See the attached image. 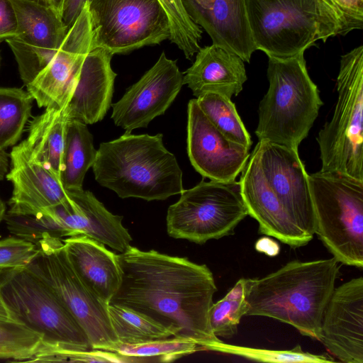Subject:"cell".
Returning <instances> with one entry per match:
<instances>
[{
  "label": "cell",
  "mask_w": 363,
  "mask_h": 363,
  "mask_svg": "<svg viewBox=\"0 0 363 363\" xmlns=\"http://www.w3.org/2000/svg\"><path fill=\"white\" fill-rule=\"evenodd\" d=\"M117 257L121 281L109 303L148 316L202 350L213 351L222 342L209 323L217 287L206 264L131 245Z\"/></svg>",
  "instance_id": "obj_1"
},
{
  "label": "cell",
  "mask_w": 363,
  "mask_h": 363,
  "mask_svg": "<svg viewBox=\"0 0 363 363\" xmlns=\"http://www.w3.org/2000/svg\"><path fill=\"white\" fill-rule=\"evenodd\" d=\"M338 263L333 257L294 260L262 278H249L246 315L278 320L320 340L323 313L340 275Z\"/></svg>",
  "instance_id": "obj_2"
},
{
  "label": "cell",
  "mask_w": 363,
  "mask_h": 363,
  "mask_svg": "<svg viewBox=\"0 0 363 363\" xmlns=\"http://www.w3.org/2000/svg\"><path fill=\"white\" fill-rule=\"evenodd\" d=\"M163 135H133L101 143L92 166L96 182L122 198L165 200L180 194L182 172Z\"/></svg>",
  "instance_id": "obj_3"
},
{
  "label": "cell",
  "mask_w": 363,
  "mask_h": 363,
  "mask_svg": "<svg viewBox=\"0 0 363 363\" xmlns=\"http://www.w3.org/2000/svg\"><path fill=\"white\" fill-rule=\"evenodd\" d=\"M256 50L268 57H294L317 40L341 35V16L330 0H245Z\"/></svg>",
  "instance_id": "obj_4"
},
{
  "label": "cell",
  "mask_w": 363,
  "mask_h": 363,
  "mask_svg": "<svg viewBox=\"0 0 363 363\" xmlns=\"http://www.w3.org/2000/svg\"><path fill=\"white\" fill-rule=\"evenodd\" d=\"M268 58L269 85L259 102L255 134L259 140L298 150L323 105L319 90L308 73L303 53Z\"/></svg>",
  "instance_id": "obj_5"
},
{
  "label": "cell",
  "mask_w": 363,
  "mask_h": 363,
  "mask_svg": "<svg viewBox=\"0 0 363 363\" xmlns=\"http://www.w3.org/2000/svg\"><path fill=\"white\" fill-rule=\"evenodd\" d=\"M337 100L332 118L316 138L322 172L363 182V46L341 56Z\"/></svg>",
  "instance_id": "obj_6"
},
{
  "label": "cell",
  "mask_w": 363,
  "mask_h": 363,
  "mask_svg": "<svg viewBox=\"0 0 363 363\" xmlns=\"http://www.w3.org/2000/svg\"><path fill=\"white\" fill-rule=\"evenodd\" d=\"M317 234L333 257L363 267V182L337 172L308 174Z\"/></svg>",
  "instance_id": "obj_7"
},
{
  "label": "cell",
  "mask_w": 363,
  "mask_h": 363,
  "mask_svg": "<svg viewBox=\"0 0 363 363\" xmlns=\"http://www.w3.org/2000/svg\"><path fill=\"white\" fill-rule=\"evenodd\" d=\"M0 294L11 318L40 335L42 342L77 351L93 350L74 318L26 267L0 270Z\"/></svg>",
  "instance_id": "obj_8"
},
{
  "label": "cell",
  "mask_w": 363,
  "mask_h": 363,
  "mask_svg": "<svg viewBox=\"0 0 363 363\" xmlns=\"http://www.w3.org/2000/svg\"><path fill=\"white\" fill-rule=\"evenodd\" d=\"M26 266L54 293L86 333L91 348L116 352L120 344L111 323L108 306L80 280L66 256L62 240L47 237Z\"/></svg>",
  "instance_id": "obj_9"
},
{
  "label": "cell",
  "mask_w": 363,
  "mask_h": 363,
  "mask_svg": "<svg viewBox=\"0 0 363 363\" xmlns=\"http://www.w3.org/2000/svg\"><path fill=\"white\" fill-rule=\"evenodd\" d=\"M180 195L168 208L166 218L167 233L174 238L202 245L233 234L248 216L240 182L235 180L203 179Z\"/></svg>",
  "instance_id": "obj_10"
},
{
  "label": "cell",
  "mask_w": 363,
  "mask_h": 363,
  "mask_svg": "<svg viewBox=\"0 0 363 363\" xmlns=\"http://www.w3.org/2000/svg\"><path fill=\"white\" fill-rule=\"evenodd\" d=\"M93 46L112 55L158 45L170 37L159 0H89Z\"/></svg>",
  "instance_id": "obj_11"
},
{
  "label": "cell",
  "mask_w": 363,
  "mask_h": 363,
  "mask_svg": "<svg viewBox=\"0 0 363 363\" xmlns=\"http://www.w3.org/2000/svg\"><path fill=\"white\" fill-rule=\"evenodd\" d=\"M251 154L291 220L312 240L315 230V213L308 174L298 150L259 140Z\"/></svg>",
  "instance_id": "obj_12"
},
{
  "label": "cell",
  "mask_w": 363,
  "mask_h": 363,
  "mask_svg": "<svg viewBox=\"0 0 363 363\" xmlns=\"http://www.w3.org/2000/svg\"><path fill=\"white\" fill-rule=\"evenodd\" d=\"M93 49V30L86 2L51 62L26 86L39 107L67 106L84 61Z\"/></svg>",
  "instance_id": "obj_13"
},
{
  "label": "cell",
  "mask_w": 363,
  "mask_h": 363,
  "mask_svg": "<svg viewBox=\"0 0 363 363\" xmlns=\"http://www.w3.org/2000/svg\"><path fill=\"white\" fill-rule=\"evenodd\" d=\"M184 74L162 52L155 64L112 104L111 118L125 132L147 127L164 114L181 90Z\"/></svg>",
  "instance_id": "obj_14"
},
{
  "label": "cell",
  "mask_w": 363,
  "mask_h": 363,
  "mask_svg": "<svg viewBox=\"0 0 363 363\" xmlns=\"http://www.w3.org/2000/svg\"><path fill=\"white\" fill-rule=\"evenodd\" d=\"M187 152L194 169L218 182L235 180L250 157V149L227 139L208 119L196 99L187 108Z\"/></svg>",
  "instance_id": "obj_15"
},
{
  "label": "cell",
  "mask_w": 363,
  "mask_h": 363,
  "mask_svg": "<svg viewBox=\"0 0 363 363\" xmlns=\"http://www.w3.org/2000/svg\"><path fill=\"white\" fill-rule=\"evenodd\" d=\"M344 363H363V278L335 288L325 307L320 340Z\"/></svg>",
  "instance_id": "obj_16"
},
{
  "label": "cell",
  "mask_w": 363,
  "mask_h": 363,
  "mask_svg": "<svg viewBox=\"0 0 363 363\" xmlns=\"http://www.w3.org/2000/svg\"><path fill=\"white\" fill-rule=\"evenodd\" d=\"M70 200L47 208L64 238L85 235L123 252L132 238L122 224L123 216L108 211L95 196L83 189L67 191Z\"/></svg>",
  "instance_id": "obj_17"
},
{
  "label": "cell",
  "mask_w": 363,
  "mask_h": 363,
  "mask_svg": "<svg viewBox=\"0 0 363 363\" xmlns=\"http://www.w3.org/2000/svg\"><path fill=\"white\" fill-rule=\"evenodd\" d=\"M10 157L6 177L13 189L8 213L37 215L70 200L60 180L32 156L26 140L13 147Z\"/></svg>",
  "instance_id": "obj_18"
},
{
  "label": "cell",
  "mask_w": 363,
  "mask_h": 363,
  "mask_svg": "<svg viewBox=\"0 0 363 363\" xmlns=\"http://www.w3.org/2000/svg\"><path fill=\"white\" fill-rule=\"evenodd\" d=\"M239 182L248 215L258 222L259 233L291 247L306 245L311 240L291 220L252 154L241 172Z\"/></svg>",
  "instance_id": "obj_19"
},
{
  "label": "cell",
  "mask_w": 363,
  "mask_h": 363,
  "mask_svg": "<svg viewBox=\"0 0 363 363\" xmlns=\"http://www.w3.org/2000/svg\"><path fill=\"white\" fill-rule=\"evenodd\" d=\"M193 21L218 45L250 62L257 50L245 0H183Z\"/></svg>",
  "instance_id": "obj_20"
},
{
  "label": "cell",
  "mask_w": 363,
  "mask_h": 363,
  "mask_svg": "<svg viewBox=\"0 0 363 363\" xmlns=\"http://www.w3.org/2000/svg\"><path fill=\"white\" fill-rule=\"evenodd\" d=\"M112 56L104 48L93 49L87 55L66 107L69 120L87 125L104 118L111 105L117 75L111 68Z\"/></svg>",
  "instance_id": "obj_21"
},
{
  "label": "cell",
  "mask_w": 363,
  "mask_h": 363,
  "mask_svg": "<svg viewBox=\"0 0 363 363\" xmlns=\"http://www.w3.org/2000/svg\"><path fill=\"white\" fill-rule=\"evenodd\" d=\"M62 242L67 259L80 280L109 304L121 281L117 254L85 235L68 237Z\"/></svg>",
  "instance_id": "obj_22"
},
{
  "label": "cell",
  "mask_w": 363,
  "mask_h": 363,
  "mask_svg": "<svg viewBox=\"0 0 363 363\" xmlns=\"http://www.w3.org/2000/svg\"><path fill=\"white\" fill-rule=\"evenodd\" d=\"M245 62L237 54L218 45L201 48L193 65L184 73L183 83L198 97L216 92L232 98L247 81Z\"/></svg>",
  "instance_id": "obj_23"
},
{
  "label": "cell",
  "mask_w": 363,
  "mask_h": 363,
  "mask_svg": "<svg viewBox=\"0 0 363 363\" xmlns=\"http://www.w3.org/2000/svg\"><path fill=\"white\" fill-rule=\"evenodd\" d=\"M17 18L13 37L22 45L57 51L68 29L52 6L28 0H11Z\"/></svg>",
  "instance_id": "obj_24"
},
{
  "label": "cell",
  "mask_w": 363,
  "mask_h": 363,
  "mask_svg": "<svg viewBox=\"0 0 363 363\" xmlns=\"http://www.w3.org/2000/svg\"><path fill=\"white\" fill-rule=\"evenodd\" d=\"M68 120L66 107H47L31 121L25 140L32 156L60 180Z\"/></svg>",
  "instance_id": "obj_25"
},
{
  "label": "cell",
  "mask_w": 363,
  "mask_h": 363,
  "mask_svg": "<svg viewBox=\"0 0 363 363\" xmlns=\"http://www.w3.org/2000/svg\"><path fill=\"white\" fill-rule=\"evenodd\" d=\"M96 153L86 124L68 120L60 174L61 183L67 191L83 189L84 176L92 167Z\"/></svg>",
  "instance_id": "obj_26"
},
{
  "label": "cell",
  "mask_w": 363,
  "mask_h": 363,
  "mask_svg": "<svg viewBox=\"0 0 363 363\" xmlns=\"http://www.w3.org/2000/svg\"><path fill=\"white\" fill-rule=\"evenodd\" d=\"M108 310L120 343L139 344L174 335L172 330L130 308L109 303Z\"/></svg>",
  "instance_id": "obj_27"
},
{
  "label": "cell",
  "mask_w": 363,
  "mask_h": 363,
  "mask_svg": "<svg viewBox=\"0 0 363 363\" xmlns=\"http://www.w3.org/2000/svg\"><path fill=\"white\" fill-rule=\"evenodd\" d=\"M196 99L208 119L227 139L250 149L251 136L230 98L216 92H205Z\"/></svg>",
  "instance_id": "obj_28"
},
{
  "label": "cell",
  "mask_w": 363,
  "mask_h": 363,
  "mask_svg": "<svg viewBox=\"0 0 363 363\" xmlns=\"http://www.w3.org/2000/svg\"><path fill=\"white\" fill-rule=\"evenodd\" d=\"M33 98L20 88L0 87V149L13 146L20 139L31 116Z\"/></svg>",
  "instance_id": "obj_29"
},
{
  "label": "cell",
  "mask_w": 363,
  "mask_h": 363,
  "mask_svg": "<svg viewBox=\"0 0 363 363\" xmlns=\"http://www.w3.org/2000/svg\"><path fill=\"white\" fill-rule=\"evenodd\" d=\"M248 288L249 278H241L222 299L211 306L209 323L218 337L230 338L237 333L238 325L248 309Z\"/></svg>",
  "instance_id": "obj_30"
},
{
  "label": "cell",
  "mask_w": 363,
  "mask_h": 363,
  "mask_svg": "<svg viewBox=\"0 0 363 363\" xmlns=\"http://www.w3.org/2000/svg\"><path fill=\"white\" fill-rule=\"evenodd\" d=\"M202 351L193 340L172 336L139 344L120 343L116 350L119 354L140 362L142 358H155V361L169 362L183 356Z\"/></svg>",
  "instance_id": "obj_31"
},
{
  "label": "cell",
  "mask_w": 363,
  "mask_h": 363,
  "mask_svg": "<svg viewBox=\"0 0 363 363\" xmlns=\"http://www.w3.org/2000/svg\"><path fill=\"white\" fill-rule=\"evenodd\" d=\"M169 23V40L191 60L201 48L202 30L188 13L183 0H159Z\"/></svg>",
  "instance_id": "obj_32"
},
{
  "label": "cell",
  "mask_w": 363,
  "mask_h": 363,
  "mask_svg": "<svg viewBox=\"0 0 363 363\" xmlns=\"http://www.w3.org/2000/svg\"><path fill=\"white\" fill-rule=\"evenodd\" d=\"M42 337L13 320L0 319V359L29 362L39 349Z\"/></svg>",
  "instance_id": "obj_33"
},
{
  "label": "cell",
  "mask_w": 363,
  "mask_h": 363,
  "mask_svg": "<svg viewBox=\"0 0 363 363\" xmlns=\"http://www.w3.org/2000/svg\"><path fill=\"white\" fill-rule=\"evenodd\" d=\"M213 351L263 362L323 363L335 361L334 358L327 354H315L304 352L300 346L292 350H275L233 345L222 341L215 346Z\"/></svg>",
  "instance_id": "obj_34"
},
{
  "label": "cell",
  "mask_w": 363,
  "mask_h": 363,
  "mask_svg": "<svg viewBox=\"0 0 363 363\" xmlns=\"http://www.w3.org/2000/svg\"><path fill=\"white\" fill-rule=\"evenodd\" d=\"M29 362H123V357L113 352L101 350L77 351L42 342Z\"/></svg>",
  "instance_id": "obj_35"
},
{
  "label": "cell",
  "mask_w": 363,
  "mask_h": 363,
  "mask_svg": "<svg viewBox=\"0 0 363 363\" xmlns=\"http://www.w3.org/2000/svg\"><path fill=\"white\" fill-rule=\"evenodd\" d=\"M37 245L23 238L9 237L0 240V270L26 267L37 255Z\"/></svg>",
  "instance_id": "obj_36"
},
{
  "label": "cell",
  "mask_w": 363,
  "mask_h": 363,
  "mask_svg": "<svg viewBox=\"0 0 363 363\" xmlns=\"http://www.w3.org/2000/svg\"><path fill=\"white\" fill-rule=\"evenodd\" d=\"M339 12L343 27L341 35H346L363 27V0H330Z\"/></svg>",
  "instance_id": "obj_37"
},
{
  "label": "cell",
  "mask_w": 363,
  "mask_h": 363,
  "mask_svg": "<svg viewBox=\"0 0 363 363\" xmlns=\"http://www.w3.org/2000/svg\"><path fill=\"white\" fill-rule=\"evenodd\" d=\"M17 18L11 0H0V42L16 35Z\"/></svg>",
  "instance_id": "obj_38"
},
{
  "label": "cell",
  "mask_w": 363,
  "mask_h": 363,
  "mask_svg": "<svg viewBox=\"0 0 363 363\" xmlns=\"http://www.w3.org/2000/svg\"><path fill=\"white\" fill-rule=\"evenodd\" d=\"M89 0H63L60 17L69 30L81 13Z\"/></svg>",
  "instance_id": "obj_39"
},
{
  "label": "cell",
  "mask_w": 363,
  "mask_h": 363,
  "mask_svg": "<svg viewBox=\"0 0 363 363\" xmlns=\"http://www.w3.org/2000/svg\"><path fill=\"white\" fill-rule=\"evenodd\" d=\"M255 249L271 257L276 256L279 252V245L278 243L273 239L267 237L257 241Z\"/></svg>",
  "instance_id": "obj_40"
},
{
  "label": "cell",
  "mask_w": 363,
  "mask_h": 363,
  "mask_svg": "<svg viewBox=\"0 0 363 363\" xmlns=\"http://www.w3.org/2000/svg\"><path fill=\"white\" fill-rule=\"evenodd\" d=\"M8 155L4 150L0 149V180H2L8 173Z\"/></svg>",
  "instance_id": "obj_41"
},
{
  "label": "cell",
  "mask_w": 363,
  "mask_h": 363,
  "mask_svg": "<svg viewBox=\"0 0 363 363\" xmlns=\"http://www.w3.org/2000/svg\"><path fill=\"white\" fill-rule=\"evenodd\" d=\"M0 319L12 320L0 294Z\"/></svg>",
  "instance_id": "obj_42"
},
{
  "label": "cell",
  "mask_w": 363,
  "mask_h": 363,
  "mask_svg": "<svg viewBox=\"0 0 363 363\" xmlns=\"http://www.w3.org/2000/svg\"><path fill=\"white\" fill-rule=\"evenodd\" d=\"M50 6L60 15L63 0H48Z\"/></svg>",
  "instance_id": "obj_43"
},
{
  "label": "cell",
  "mask_w": 363,
  "mask_h": 363,
  "mask_svg": "<svg viewBox=\"0 0 363 363\" xmlns=\"http://www.w3.org/2000/svg\"><path fill=\"white\" fill-rule=\"evenodd\" d=\"M6 215V205L0 197V223L4 220Z\"/></svg>",
  "instance_id": "obj_44"
},
{
  "label": "cell",
  "mask_w": 363,
  "mask_h": 363,
  "mask_svg": "<svg viewBox=\"0 0 363 363\" xmlns=\"http://www.w3.org/2000/svg\"><path fill=\"white\" fill-rule=\"evenodd\" d=\"M28 1L38 2V3L43 4V5L50 6V4L48 0H28Z\"/></svg>",
  "instance_id": "obj_45"
}]
</instances>
